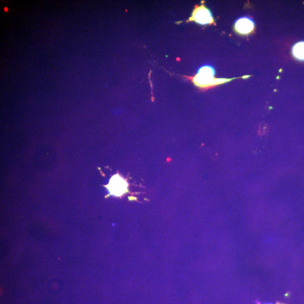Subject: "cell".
I'll return each mask as SVG.
<instances>
[{"label":"cell","instance_id":"1","mask_svg":"<svg viewBox=\"0 0 304 304\" xmlns=\"http://www.w3.org/2000/svg\"><path fill=\"white\" fill-rule=\"evenodd\" d=\"M215 70L209 66L200 68L198 73L192 78V82L200 88H205L221 84L229 81L225 79L214 78Z\"/></svg>","mask_w":304,"mask_h":304},{"label":"cell","instance_id":"2","mask_svg":"<svg viewBox=\"0 0 304 304\" xmlns=\"http://www.w3.org/2000/svg\"><path fill=\"white\" fill-rule=\"evenodd\" d=\"M188 21H195L201 25L213 24L214 21L210 11L206 8L204 5L195 8L192 17L189 18Z\"/></svg>","mask_w":304,"mask_h":304},{"label":"cell","instance_id":"3","mask_svg":"<svg viewBox=\"0 0 304 304\" xmlns=\"http://www.w3.org/2000/svg\"><path fill=\"white\" fill-rule=\"evenodd\" d=\"M128 183L123 178L116 175L111 178L110 184L107 187L111 194L119 197L128 191Z\"/></svg>","mask_w":304,"mask_h":304},{"label":"cell","instance_id":"4","mask_svg":"<svg viewBox=\"0 0 304 304\" xmlns=\"http://www.w3.org/2000/svg\"><path fill=\"white\" fill-rule=\"evenodd\" d=\"M235 27L239 33L248 34L254 30V23L251 19L244 17L236 21Z\"/></svg>","mask_w":304,"mask_h":304},{"label":"cell","instance_id":"5","mask_svg":"<svg viewBox=\"0 0 304 304\" xmlns=\"http://www.w3.org/2000/svg\"><path fill=\"white\" fill-rule=\"evenodd\" d=\"M292 52L296 58L304 61V42L296 43L293 47Z\"/></svg>","mask_w":304,"mask_h":304},{"label":"cell","instance_id":"6","mask_svg":"<svg viewBox=\"0 0 304 304\" xmlns=\"http://www.w3.org/2000/svg\"><path fill=\"white\" fill-rule=\"evenodd\" d=\"M277 304H280V303H277Z\"/></svg>","mask_w":304,"mask_h":304}]
</instances>
